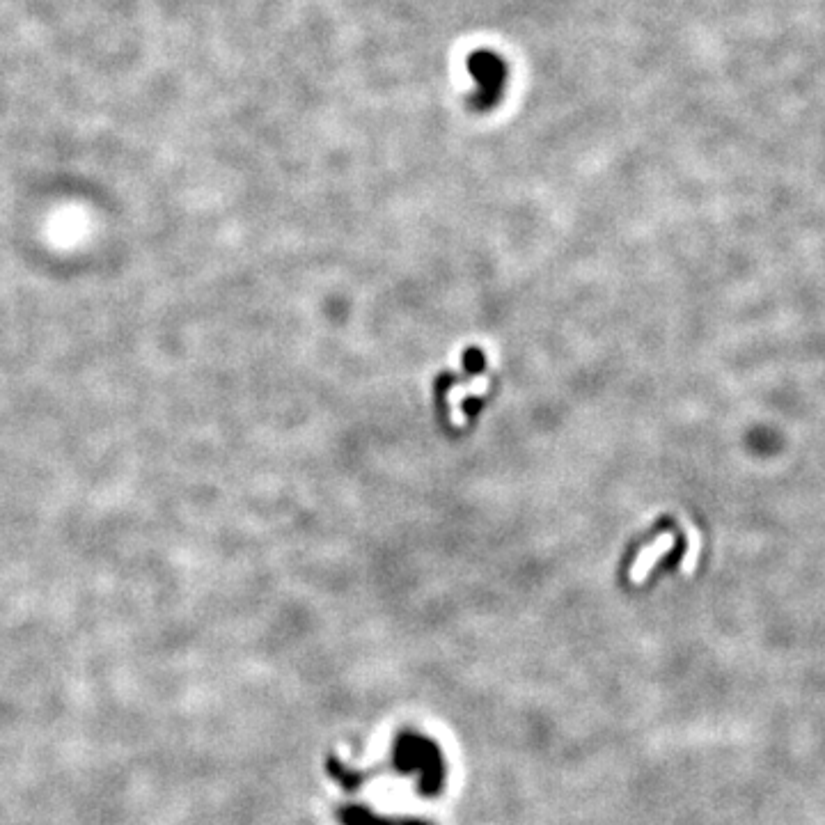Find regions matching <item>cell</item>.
I'll use <instances>...</instances> for the list:
<instances>
[{
  "label": "cell",
  "instance_id": "1",
  "mask_svg": "<svg viewBox=\"0 0 825 825\" xmlns=\"http://www.w3.org/2000/svg\"><path fill=\"white\" fill-rule=\"evenodd\" d=\"M470 74L475 78L479 97H486L493 101L502 92V83H505V67H502L500 58L495 53L479 51L470 58Z\"/></svg>",
  "mask_w": 825,
  "mask_h": 825
},
{
  "label": "cell",
  "instance_id": "2",
  "mask_svg": "<svg viewBox=\"0 0 825 825\" xmlns=\"http://www.w3.org/2000/svg\"><path fill=\"white\" fill-rule=\"evenodd\" d=\"M672 546H674L672 534H663V537H658L649 548H644L638 560H635V564H633V571H631L633 580H638V583H640V580L647 578V573L651 571V567H654L660 557L670 553Z\"/></svg>",
  "mask_w": 825,
  "mask_h": 825
}]
</instances>
